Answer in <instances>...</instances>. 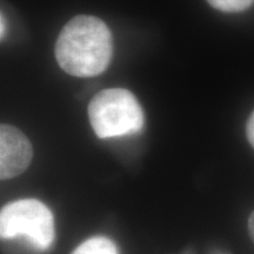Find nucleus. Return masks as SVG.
<instances>
[{
  "mask_svg": "<svg viewBox=\"0 0 254 254\" xmlns=\"http://www.w3.org/2000/svg\"><path fill=\"white\" fill-rule=\"evenodd\" d=\"M113 38L109 26L93 15H77L60 31L55 46L56 59L74 77H95L109 67Z\"/></svg>",
  "mask_w": 254,
  "mask_h": 254,
  "instance_id": "1",
  "label": "nucleus"
},
{
  "mask_svg": "<svg viewBox=\"0 0 254 254\" xmlns=\"http://www.w3.org/2000/svg\"><path fill=\"white\" fill-rule=\"evenodd\" d=\"M212 7L225 13H239L254 4V0H207Z\"/></svg>",
  "mask_w": 254,
  "mask_h": 254,
  "instance_id": "6",
  "label": "nucleus"
},
{
  "mask_svg": "<svg viewBox=\"0 0 254 254\" xmlns=\"http://www.w3.org/2000/svg\"><path fill=\"white\" fill-rule=\"evenodd\" d=\"M73 254H118L117 247L110 239L94 237L82 243Z\"/></svg>",
  "mask_w": 254,
  "mask_h": 254,
  "instance_id": "5",
  "label": "nucleus"
},
{
  "mask_svg": "<svg viewBox=\"0 0 254 254\" xmlns=\"http://www.w3.org/2000/svg\"><path fill=\"white\" fill-rule=\"evenodd\" d=\"M33 150L27 136L17 127H0V177L9 179L21 174L31 164Z\"/></svg>",
  "mask_w": 254,
  "mask_h": 254,
  "instance_id": "4",
  "label": "nucleus"
},
{
  "mask_svg": "<svg viewBox=\"0 0 254 254\" xmlns=\"http://www.w3.org/2000/svg\"><path fill=\"white\" fill-rule=\"evenodd\" d=\"M246 133H247V138H249L250 144L254 147V112L252 113V116L250 117L249 123H247Z\"/></svg>",
  "mask_w": 254,
  "mask_h": 254,
  "instance_id": "7",
  "label": "nucleus"
},
{
  "mask_svg": "<svg viewBox=\"0 0 254 254\" xmlns=\"http://www.w3.org/2000/svg\"><path fill=\"white\" fill-rule=\"evenodd\" d=\"M88 118L101 139L134 134L144 126L140 104L125 88H107L95 94L88 104Z\"/></svg>",
  "mask_w": 254,
  "mask_h": 254,
  "instance_id": "2",
  "label": "nucleus"
},
{
  "mask_svg": "<svg viewBox=\"0 0 254 254\" xmlns=\"http://www.w3.org/2000/svg\"><path fill=\"white\" fill-rule=\"evenodd\" d=\"M249 230H250V236L252 238L253 243H254V211L251 214L250 220H249Z\"/></svg>",
  "mask_w": 254,
  "mask_h": 254,
  "instance_id": "8",
  "label": "nucleus"
},
{
  "mask_svg": "<svg viewBox=\"0 0 254 254\" xmlns=\"http://www.w3.org/2000/svg\"><path fill=\"white\" fill-rule=\"evenodd\" d=\"M0 234L2 239L26 237L38 249L45 250L55 239L53 215L39 200H18L2 207Z\"/></svg>",
  "mask_w": 254,
  "mask_h": 254,
  "instance_id": "3",
  "label": "nucleus"
},
{
  "mask_svg": "<svg viewBox=\"0 0 254 254\" xmlns=\"http://www.w3.org/2000/svg\"><path fill=\"white\" fill-rule=\"evenodd\" d=\"M4 30H5V27H4V17H2V15H1V37H4Z\"/></svg>",
  "mask_w": 254,
  "mask_h": 254,
  "instance_id": "9",
  "label": "nucleus"
}]
</instances>
